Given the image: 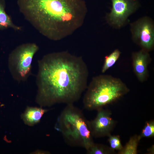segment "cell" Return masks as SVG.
<instances>
[{
    "label": "cell",
    "instance_id": "obj_5",
    "mask_svg": "<svg viewBox=\"0 0 154 154\" xmlns=\"http://www.w3.org/2000/svg\"><path fill=\"white\" fill-rule=\"evenodd\" d=\"M35 43L28 42L16 47L9 54L8 64L13 78L18 82L27 80L31 74L33 57L39 50Z\"/></svg>",
    "mask_w": 154,
    "mask_h": 154
},
{
    "label": "cell",
    "instance_id": "obj_13",
    "mask_svg": "<svg viewBox=\"0 0 154 154\" xmlns=\"http://www.w3.org/2000/svg\"><path fill=\"white\" fill-rule=\"evenodd\" d=\"M121 54L118 49H116L109 55L105 57L102 72L104 73L115 64L119 58Z\"/></svg>",
    "mask_w": 154,
    "mask_h": 154
},
{
    "label": "cell",
    "instance_id": "obj_6",
    "mask_svg": "<svg viewBox=\"0 0 154 154\" xmlns=\"http://www.w3.org/2000/svg\"><path fill=\"white\" fill-rule=\"evenodd\" d=\"M112 7L107 15V22L116 28L123 26L129 17L139 7L138 0H111Z\"/></svg>",
    "mask_w": 154,
    "mask_h": 154
},
{
    "label": "cell",
    "instance_id": "obj_3",
    "mask_svg": "<svg viewBox=\"0 0 154 154\" xmlns=\"http://www.w3.org/2000/svg\"><path fill=\"white\" fill-rule=\"evenodd\" d=\"M83 98L84 108L98 110L116 101L129 91L120 79L108 75L94 77L86 89Z\"/></svg>",
    "mask_w": 154,
    "mask_h": 154
},
{
    "label": "cell",
    "instance_id": "obj_4",
    "mask_svg": "<svg viewBox=\"0 0 154 154\" xmlns=\"http://www.w3.org/2000/svg\"><path fill=\"white\" fill-rule=\"evenodd\" d=\"M55 128L70 145L82 147L87 151L95 143L88 121L73 104H67L58 117Z\"/></svg>",
    "mask_w": 154,
    "mask_h": 154
},
{
    "label": "cell",
    "instance_id": "obj_15",
    "mask_svg": "<svg viewBox=\"0 0 154 154\" xmlns=\"http://www.w3.org/2000/svg\"><path fill=\"white\" fill-rule=\"evenodd\" d=\"M141 139L143 137H151L154 136V121H147L141 134L139 135Z\"/></svg>",
    "mask_w": 154,
    "mask_h": 154
},
{
    "label": "cell",
    "instance_id": "obj_8",
    "mask_svg": "<svg viewBox=\"0 0 154 154\" xmlns=\"http://www.w3.org/2000/svg\"><path fill=\"white\" fill-rule=\"evenodd\" d=\"M95 118L88 121L90 131L93 137H108L114 129L116 121L111 117L109 110L102 108L98 109Z\"/></svg>",
    "mask_w": 154,
    "mask_h": 154
},
{
    "label": "cell",
    "instance_id": "obj_16",
    "mask_svg": "<svg viewBox=\"0 0 154 154\" xmlns=\"http://www.w3.org/2000/svg\"><path fill=\"white\" fill-rule=\"evenodd\" d=\"M110 148L113 150L120 151L123 148L120 137L119 135H110L108 136Z\"/></svg>",
    "mask_w": 154,
    "mask_h": 154
},
{
    "label": "cell",
    "instance_id": "obj_12",
    "mask_svg": "<svg viewBox=\"0 0 154 154\" xmlns=\"http://www.w3.org/2000/svg\"><path fill=\"white\" fill-rule=\"evenodd\" d=\"M141 139L139 135H135L130 137L125 145L118 151V154H137L138 145Z\"/></svg>",
    "mask_w": 154,
    "mask_h": 154
},
{
    "label": "cell",
    "instance_id": "obj_11",
    "mask_svg": "<svg viewBox=\"0 0 154 154\" xmlns=\"http://www.w3.org/2000/svg\"><path fill=\"white\" fill-rule=\"evenodd\" d=\"M5 0H0V31L11 29L15 31H19L21 28L13 22L11 17L5 11Z\"/></svg>",
    "mask_w": 154,
    "mask_h": 154
},
{
    "label": "cell",
    "instance_id": "obj_1",
    "mask_svg": "<svg viewBox=\"0 0 154 154\" xmlns=\"http://www.w3.org/2000/svg\"><path fill=\"white\" fill-rule=\"evenodd\" d=\"M37 102L41 106L73 104L87 87L88 70L81 56L67 51L47 54L38 61Z\"/></svg>",
    "mask_w": 154,
    "mask_h": 154
},
{
    "label": "cell",
    "instance_id": "obj_9",
    "mask_svg": "<svg viewBox=\"0 0 154 154\" xmlns=\"http://www.w3.org/2000/svg\"><path fill=\"white\" fill-rule=\"evenodd\" d=\"M146 51L143 49L132 55L133 70L138 80L141 82L144 81L147 75L149 56Z\"/></svg>",
    "mask_w": 154,
    "mask_h": 154
},
{
    "label": "cell",
    "instance_id": "obj_7",
    "mask_svg": "<svg viewBox=\"0 0 154 154\" xmlns=\"http://www.w3.org/2000/svg\"><path fill=\"white\" fill-rule=\"evenodd\" d=\"M131 31L133 39L146 50H150L154 43V27L152 20L144 17L132 24Z\"/></svg>",
    "mask_w": 154,
    "mask_h": 154
},
{
    "label": "cell",
    "instance_id": "obj_14",
    "mask_svg": "<svg viewBox=\"0 0 154 154\" xmlns=\"http://www.w3.org/2000/svg\"><path fill=\"white\" fill-rule=\"evenodd\" d=\"M87 151L89 154H112L115 153V151L110 147L103 144L95 143Z\"/></svg>",
    "mask_w": 154,
    "mask_h": 154
},
{
    "label": "cell",
    "instance_id": "obj_2",
    "mask_svg": "<svg viewBox=\"0 0 154 154\" xmlns=\"http://www.w3.org/2000/svg\"><path fill=\"white\" fill-rule=\"evenodd\" d=\"M21 13L42 35L61 40L83 24L87 8L84 0H17Z\"/></svg>",
    "mask_w": 154,
    "mask_h": 154
},
{
    "label": "cell",
    "instance_id": "obj_10",
    "mask_svg": "<svg viewBox=\"0 0 154 154\" xmlns=\"http://www.w3.org/2000/svg\"><path fill=\"white\" fill-rule=\"evenodd\" d=\"M48 111L42 108L27 107L22 117L25 123L30 126L38 123L43 114Z\"/></svg>",
    "mask_w": 154,
    "mask_h": 154
}]
</instances>
